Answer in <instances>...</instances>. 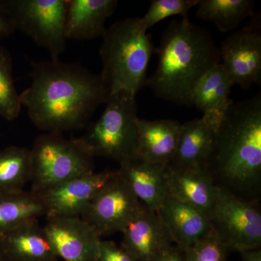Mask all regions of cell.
Listing matches in <instances>:
<instances>
[{
	"label": "cell",
	"mask_w": 261,
	"mask_h": 261,
	"mask_svg": "<svg viewBox=\"0 0 261 261\" xmlns=\"http://www.w3.org/2000/svg\"><path fill=\"white\" fill-rule=\"evenodd\" d=\"M108 95L100 75L78 63L51 60L32 63V83L20 101L37 128L61 134L83 128Z\"/></svg>",
	"instance_id": "obj_1"
},
{
	"label": "cell",
	"mask_w": 261,
	"mask_h": 261,
	"mask_svg": "<svg viewBox=\"0 0 261 261\" xmlns=\"http://www.w3.org/2000/svg\"><path fill=\"white\" fill-rule=\"evenodd\" d=\"M218 188L246 201L259 200L261 189L260 94L233 102L215 132L205 164Z\"/></svg>",
	"instance_id": "obj_2"
},
{
	"label": "cell",
	"mask_w": 261,
	"mask_h": 261,
	"mask_svg": "<svg viewBox=\"0 0 261 261\" xmlns=\"http://www.w3.org/2000/svg\"><path fill=\"white\" fill-rule=\"evenodd\" d=\"M155 53L157 69L146 85L161 99L182 106H189L197 81L221 61L211 34L188 17L169 23Z\"/></svg>",
	"instance_id": "obj_3"
},
{
	"label": "cell",
	"mask_w": 261,
	"mask_h": 261,
	"mask_svg": "<svg viewBox=\"0 0 261 261\" xmlns=\"http://www.w3.org/2000/svg\"><path fill=\"white\" fill-rule=\"evenodd\" d=\"M102 38L100 75L109 95L126 92L137 96L147 84L149 61L155 51L150 35L140 18H130L115 22Z\"/></svg>",
	"instance_id": "obj_4"
},
{
	"label": "cell",
	"mask_w": 261,
	"mask_h": 261,
	"mask_svg": "<svg viewBox=\"0 0 261 261\" xmlns=\"http://www.w3.org/2000/svg\"><path fill=\"white\" fill-rule=\"evenodd\" d=\"M29 150L34 193L47 191L94 171V157L80 138L45 133L37 137Z\"/></svg>",
	"instance_id": "obj_5"
},
{
	"label": "cell",
	"mask_w": 261,
	"mask_h": 261,
	"mask_svg": "<svg viewBox=\"0 0 261 261\" xmlns=\"http://www.w3.org/2000/svg\"><path fill=\"white\" fill-rule=\"evenodd\" d=\"M100 117L80 137L94 157L121 164L137 156V108L136 96L118 92L108 96Z\"/></svg>",
	"instance_id": "obj_6"
},
{
	"label": "cell",
	"mask_w": 261,
	"mask_h": 261,
	"mask_svg": "<svg viewBox=\"0 0 261 261\" xmlns=\"http://www.w3.org/2000/svg\"><path fill=\"white\" fill-rule=\"evenodd\" d=\"M68 0L0 1L14 25L58 61L65 51V14Z\"/></svg>",
	"instance_id": "obj_7"
},
{
	"label": "cell",
	"mask_w": 261,
	"mask_h": 261,
	"mask_svg": "<svg viewBox=\"0 0 261 261\" xmlns=\"http://www.w3.org/2000/svg\"><path fill=\"white\" fill-rule=\"evenodd\" d=\"M208 219L213 231L230 251L260 248L259 200H243L218 188Z\"/></svg>",
	"instance_id": "obj_8"
},
{
	"label": "cell",
	"mask_w": 261,
	"mask_h": 261,
	"mask_svg": "<svg viewBox=\"0 0 261 261\" xmlns=\"http://www.w3.org/2000/svg\"><path fill=\"white\" fill-rule=\"evenodd\" d=\"M142 205L118 170L94 197L81 217L100 237L121 232Z\"/></svg>",
	"instance_id": "obj_9"
},
{
	"label": "cell",
	"mask_w": 261,
	"mask_h": 261,
	"mask_svg": "<svg viewBox=\"0 0 261 261\" xmlns=\"http://www.w3.org/2000/svg\"><path fill=\"white\" fill-rule=\"evenodd\" d=\"M231 33L221 43L220 63L233 85L248 89L252 84H260L261 30L260 20Z\"/></svg>",
	"instance_id": "obj_10"
},
{
	"label": "cell",
	"mask_w": 261,
	"mask_h": 261,
	"mask_svg": "<svg viewBox=\"0 0 261 261\" xmlns=\"http://www.w3.org/2000/svg\"><path fill=\"white\" fill-rule=\"evenodd\" d=\"M44 228L58 258L98 261L100 235L81 216H47Z\"/></svg>",
	"instance_id": "obj_11"
},
{
	"label": "cell",
	"mask_w": 261,
	"mask_h": 261,
	"mask_svg": "<svg viewBox=\"0 0 261 261\" xmlns=\"http://www.w3.org/2000/svg\"><path fill=\"white\" fill-rule=\"evenodd\" d=\"M116 173L111 170L93 171L38 193L45 207L46 216H82Z\"/></svg>",
	"instance_id": "obj_12"
},
{
	"label": "cell",
	"mask_w": 261,
	"mask_h": 261,
	"mask_svg": "<svg viewBox=\"0 0 261 261\" xmlns=\"http://www.w3.org/2000/svg\"><path fill=\"white\" fill-rule=\"evenodd\" d=\"M121 247L138 261H151L175 245L167 226L157 211L142 205L121 231Z\"/></svg>",
	"instance_id": "obj_13"
},
{
	"label": "cell",
	"mask_w": 261,
	"mask_h": 261,
	"mask_svg": "<svg viewBox=\"0 0 261 261\" xmlns=\"http://www.w3.org/2000/svg\"><path fill=\"white\" fill-rule=\"evenodd\" d=\"M165 173L168 195L198 209L208 217L218 187L205 167L179 168L166 165Z\"/></svg>",
	"instance_id": "obj_14"
},
{
	"label": "cell",
	"mask_w": 261,
	"mask_h": 261,
	"mask_svg": "<svg viewBox=\"0 0 261 261\" xmlns=\"http://www.w3.org/2000/svg\"><path fill=\"white\" fill-rule=\"evenodd\" d=\"M233 83L221 63L215 65L194 86L189 106L203 112L202 117L216 132L225 113L233 102L230 99Z\"/></svg>",
	"instance_id": "obj_15"
},
{
	"label": "cell",
	"mask_w": 261,
	"mask_h": 261,
	"mask_svg": "<svg viewBox=\"0 0 261 261\" xmlns=\"http://www.w3.org/2000/svg\"><path fill=\"white\" fill-rule=\"evenodd\" d=\"M158 212L182 252L213 231L207 215L168 194Z\"/></svg>",
	"instance_id": "obj_16"
},
{
	"label": "cell",
	"mask_w": 261,
	"mask_h": 261,
	"mask_svg": "<svg viewBox=\"0 0 261 261\" xmlns=\"http://www.w3.org/2000/svg\"><path fill=\"white\" fill-rule=\"evenodd\" d=\"M0 250L8 261H58L50 240L38 219L0 233Z\"/></svg>",
	"instance_id": "obj_17"
},
{
	"label": "cell",
	"mask_w": 261,
	"mask_h": 261,
	"mask_svg": "<svg viewBox=\"0 0 261 261\" xmlns=\"http://www.w3.org/2000/svg\"><path fill=\"white\" fill-rule=\"evenodd\" d=\"M116 0H68L65 14L67 39L91 40L102 37L105 23L118 6Z\"/></svg>",
	"instance_id": "obj_18"
},
{
	"label": "cell",
	"mask_w": 261,
	"mask_h": 261,
	"mask_svg": "<svg viewBox=\"0 0 261 261\" xmlns=\"http://www.w3.org/2000/svg\"><path fill=\"white\" fill-rule=\"evenodd\" d=\"M137 156L156 164H169L173 161L181 123L174 120L137 119Z\"/></svg>",
	"instance_id": "obj_19"
},
{
	"label": "cell",
	"mask_w": 261,
	"mask_h": 261,
	"mask_svg": "<svg viewBox=\"0 0 261 261\" xmlns=\"http://www.w3.org/2000/svg\"><path fill=\"white\" fill-rule=\"evenodd\" d=\"M165 168L137 156L121 163L118 171L141 203L158 211L168 195Z\"/></svg>",
	"instance_id": "obj_20"
},
{
	"label": "cell",
	"mask_w": 261,
	"mask_h": 261,
	"mask_svg": "<svg viewBox=\"0 0 261 261\" xmlns=\"http://www.w3.org/2000/svg\"><path fill=\"white\" fill-rule=\"evenodd\" d=\"M214 130L202 118L184 123L176 153L168 165L179 168L205 167L214 145Z\"/></svg>",
	"instance_id": "obj_21"
},
{
	"label": "cell",
	"mask_w": 261,
	"mask_h": 261,
	"mask_svg": "<svg viewBox=\"0 0 261 261\" xmlns=\"http://www.w3.org/2000/svg\"><path fill=\"white\" fill-rule=\"evenodd\" d=\"M252 0H199L197 15L212 22L221 32H232L254 15Z\"/></svg>",
	"instance_id": "obj_22"
},
{
	"label": "cell",
	"mask_w": 261,
	"mask_h": 261,
	"mask_svg": "<svg viewBox=\"0 0 261 261\" xmlns=\"http://www.w3.org/2000/svg\"><path fill=\"white\" fill-rule=\"evenodd\" d=\"M42 216L46 209L37 194L23 190L0 195V233Z\"/></svg>",
	"instance_id": "obj_23"
},
{
	"label": "cell",
	"mask_w": 261,
	"mask_h": 261,
	"mask_svg": "<svg viewBox=\"0 0 261 261\" xmlns=\"http://www.w3.org/2000/svg\"><path fill=\"white\" fill-rule=\"evenodd\" d=\"M30 180L29 149L10 146L0 151V195L23 191Z\"/></svg>",
	"instance_id": "obj_24"
},
{
	"label": "cell",
	"mask_w": 261,
	"mask_h": 261,
	"mask_svg": "<svg viewBox=\"0 0 261 261\" xmlns=\"http://www.w3.org/2000/svg\"><path fill=\"white\" fill-rule=\"evenodd\" d=\"M21 108L20 94L13 80L11 57L0 47V116L13 121L20 115Z\"/></svg>",
	"instance_id": "obj_25"
},
{
	"label": "cell",
	"mask_w": 261,
	"mask_h": 261,
	"mask_svg": "<svg viewBox=\"0 0 261 261\" xmlns=\"http://www.w3.org/2000/svg\"><path fill=\"white\" fill-rule=\"evenodd\" d=\"M199 0H153L151 2L147 13L141 19L146 31L156 23L173 15L186 18L189 11L198 5Z\"/></svg>",
	"instance_id": "obj_26"
},
{
	"label": "cell",
	"mask_w": 261,
	"mask_h": 261,
	"mask_svg": "<svg viewBox=\"0 0 261 261\" xmlns=\"http://www.w3.org/2000/svg\"><path fill=\"white\" fill-rule=\"evenodd\" d=\"M229 249L212 231L183 252L185 261H226Z\"/></svg>",
	"instance_id": "obj_27"
},
{
	"label": "cell",
	"mask_w": 261,
	"mask_h": 261,
	"mask_svg": "<svg viewBox=\"0 0 261 261\" xmlns=\"http://www.w3.org/2000/svg\"><path fill=\"white\" fill-rule=\"evenodd\" d=\"M98 261H138L113 241L101 240Z\"/></svg>",
	"instance_id": "obj_28"
},
{
	"label": "cell",
	"mask_w": 261,
	"mask_h": 261,
	"mask_svg": "<svg viewBox=\"0 0 261 261\" xmlns=\"http://www.w3.org/2000/svg\"><path fill=\"white\" fill-rule=\"evenodd\" d=\"M15 31L14 25L0 4V39L8 37Z\"/></svg>",
	"instance_id": "obj_29"
},
{
	"label": "cell",
	"mask_w": 261,
	"mask_h": 261,
	"mask_svg": "<svg viewBox=\"0 0 261 261\" xmlns=\"http://www.w3.org/2000/svg\"><path fill=\"white\" fill-rule=\"evenodd\" d=\"M182 257L183 252L176 245H172L160 252L151 261H180Z\"/></svg>",
	"instance_id": "obj_30"
},
{
	"label": "cell",
	"mask_w": 261,
	"mask_h": 261,
	"mask_svg": "<svg viewBox=\"0 0 261 261\" xmlns=\"http://www.w3.org/2000/svg\"><path fill=\"white\" fill-rule=\"evenodd\" d=\"M242 261H261L260 248L245 250L240 252Z\"/></svg>",
	"instance_id": "obj_31"
},
{
	"label": "cell",
	"mask_w": 261,
	"mask_h": 261,
	"mask_svg": "<svg viewBox=\"0 0 261 261\" xmlns=\"http://www.w3.org/2000/svg\"><path fill=\"white\" fill-rule=\"evenodd\" d=\"M0 261H8V260L5 258L4 255H3V252H1V250H0Z\"/></svg>",
	"instance_id": "obj_32"
},
{
	"label": "cell",
	"mask_w": 261,
	"mask_h": 261,
	"mask_svg": "<svg viewBox=\"0 0 261 261\" xmlns=\"http://www.w3.org/2000/svg\"><path fill=\"white\" fill-rule=\"evenodd\" d=\"M180 261H185V260H184V257H181V260H180Z\"/></svg>",
	"instance_id": "obj_33"
}]
</instances>
